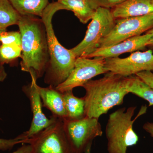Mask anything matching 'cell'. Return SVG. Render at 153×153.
<instances>
[{"mask_svg": "<svg viewBox=\"0 0 153 153\" xmlns=\"http://www.w3.org/2000/svg\"><path fill=\"white\" fill-rule=\"evenodd\" d=\"M63 10L72 11L79 22L83 24L91 20L95 13L87 0H57Z\"/></svg>", "mask_w": 153, "mask_h": 153, "instance_id": "obj_15", "label": "cell"}, {"mask_svg": "<svg viewBox=\"0 0 153 153\" xmlns=\"http://www.w3.org/2000/svg\"><path fill=\"white\" fill-rule=\"evenodd\" d=\"M136 75L146 84L153 88V73L151 71H144L137 73Z\"/></svg>", "mask_w": 153, "mask_h": 153, "instance_id": "obj_24", "label": "cell"}, {"mask_svg": "<svg viewBox=\"0 0 153 153\" xmlns=\"http://www.w3.org/2000/svg\"><path fill=\"white\" fill-rule=\"evenodd\" d=\"M143 128L153 138V123H146L143 126Z\"/></svg>", "mask_w": 153, "mask_h": 153, "instance_id": "obj_26", "label": "cell"}, {"mask_svg": "<svg viewBox=\"0 0 153 153\" xmlns=\"http://www.w3.org/2000/svg\"><path fill=\"white\" fill-rule=\"evenodd\" d=\"M24 140L20 135L13 139H4L0 138V151H5L11 150L15 145L18 144H24Z\"/></svg>", "mask_w": 153, "mask_h": 153, "instance_id": "obj_23", "label": "cell"}, {"mask_svg": "<svg viewBox=\"0 0 153 153\" xmlns=\"http://www.w3.org/2000/svg\"><path fill=\"white\" fill-rule=\"evenodd\" d=\"M105 59L102 57H77L74 68L65 81L55 87L63 93L81 86L93 77L108 72L105 66Z\"/></svg>", "mask_w": 153, "mask_h": 153, "instance_id": "obj_8", "label": "cell"}, {"mask_svg": "<svg viewBox=\"0 0 153 153\" xmlns=\"http://www.w3.org/2000/svg\"><path fill=\"white\" fill-rule=\"evenodd\" d=\"M0 44L16 45L22 47V37L20 32H3L0 34Z\"/></svg>", "mask_w": 153, "mask_h": 153, "instance_id": "obj_21", "label": "cell"}, {"mask_svg": "<svg viewBox=\"0 0 153 153\" xmlns=\"http://www.w3.org/2000/svg\"><path fill=\"white\" fill-rule=\"evenodd\" d=\"M21 16L41 17L49 4V0H9Z\"/></svg>", "mask_w": 153, "mask_h": 153, "instance_id": "obj_16", "label": "cell"}, {"mask_svg": "<svg viewBox=\"0 0 153 153\" xmlns=\"http://www.w3.org/2000/svg\"><path fill=\"white\" fill-rule=\"evenodd\" d=\"M153 28V13L117 19L114 28L102 41L99 49L110 47L131 37L140 36Z\"/></svg>", "mask_w": 153, "mask_h": 153, "instance_id": "obj_9", "label": "cell"}, {"mask_svg": "<svg viewBox=\"0 0 153 153\" xmlns=\"http://www.w3.org/2000/svg\"><path fill=\"white\" fill-rule=\"evenodd\" d=\"M136 106L126 109L123 107L110 114L105 132L108 153H126L128 148L137 144L138 137L134 131V123L146 112L147 107L141 108L137 116L133 119Z\"/></svg>", "mask_w": 153, "mask_h": 153, "instance_id": "obj_4", "label": "cell"}, {"mask_svg": "<svg viewBox=\"0 0 153 153\" xmlns=\"http://www.w3.org/2000/svg\"><path fill=\"white\" fill-rule=\"evenodd\" d=\"M116 20L111 9H96L84 39L71 49L75 56L86 57L98 49L102 41L114 28Z\"/></svg>", "mask_w": 153, "mask_h": 153, "instance_id": "obj_5", "label": "cell"}, {"mask_svg": "<svg viewBox=\"0 0 153 153\" xmlns=\"http://www.w3.org/2000/svg\"><path fill=\"white\" fill-rule=\"evenodd\" d=\"M11 153H32V147L30 145L24 144L17 150Z\"/></svg>", "mask_w": 153, "mask_h": 153, "instance_id": "obj_25", "label": "cell"}, {"mask_svg": "<svg viewBox=\"0 0 153 153\" xmlns=\"http://www.w3.org/2000/svg\"><path fill=\"white\" fill-rule=\"evenodd\" d=\"M24 144L31 146L32 153H74L63 120L58 118L47 128L25 139Z\"/></svg>", "mask_w": 153, "mask_h": 153, "instance_id": "obj_6", "label": "cell"}, {"mask_svg": "<svg viewBox=\"0 0 153 153\" xmlns=\"http://www.w3.org/2000/svg\"><path fill=\"white\" fill-rule=\"evenodd\" d=\"M128 76L108 72L102 78L90 80L82 85L85 116L98 119L114 107L123 103L129 93L127 90Z\"/></svg>", "mask_w": 153, "mask_h": 153, "instance_id": "obj_2", "label": "cell"}, {"mask_svg": "<svg viewBox=\"0 0 153 153\" xmlns=\"http://www.w3.org/2000/svg\"><path fill=\"white\" fill-rule=\"evenodd\" d=\"M22 48L16 45H0V66L12 64L22 57Z\"/></svg>", "mask_w": 153, "mask_h": 153, "instance_id": "obj_20", "label": "cell"}, {"mask_svg": "<svg viewBox=\"0 0 153 153\" xmlns=\"http://www.w3.org/2000/svg\"><path fill=\"white\" fill-rule=\"evenodd\" d=\"M63 10L57 2L49 4L41 17L47 32L49 60L46 70L45 83L56 87L66 80L74 68L77 58L71 49L63 47L55 36L52 23L54 14Z\"/></svg>", "mask_w": 153, "mask_h": 153, "instance_id": "obj_3", "label": "cell"}, {"mask_svg": "<svg viewBox=\"0 0 153 153\" xmlns=\"http://www.w3.org/2000/svg\"><path fill=\"white\" fill-rule=\"evenodd\" d=\"M6 31H7V29H2V28H0V34L2 33V32ZM0 45H1V44H0Z\"/></svg>", "mask_w": 153, "mask_h": 153, "instance_id": "obj_30", "label": "cell"}, {"mask_svg": "<svg viewBox=\"0 0 153 153\" xmlns=\"http://www.w3.org/2000/svg\"><path fill=\"white\" fill-rule=\"evenodd\" d=\"M63 97L67 119L78 120L85 117V102L83 97L79 98L75 96L72 90L63 92Z\"/></svg>", "mask_w": 153, "mask_h": 153, "instance_id": "obj_17", "label": "cell"}, {"mask_svg": "<svg viewBox=\"0 0 153 153\" xmlns=\"http://www.w3.org/2000/svg\"><path fill=\"white\" fill-rule=\"evenodd\" d=\"M7 73L4 66H0V82H2L5 79Z\"/></svg>", "mask_w": 153, "mask_h": 153, "instance_id": "obj_27", "label": "cell"}, {"mask_svg": "<svg viewBox=\"0 0 153 153\" xmlns=\"http://www.w3.org/2000/svg\"><path fill=\"white\" fill-rule=\"evenodd\" d=\"M152 37V34L148 33L143 35L131 37L110 47L100 48L86 57H102L105 59L118 57L126 52L143 50L149 45Z\"/></svg>", "mask_w": 153, "mask_h": 153, "instance_id": "obj_12", "label": "cell"}, {"mask_svg": "<svg viewBox=\"0 0 153 153\" xmlns=\"http://www.w3.org/2000/svg\"><path fill=\"white\" fill-rule=\"evenodd\" d=\"M30 76L31 83L24 86L23 91L30 100L33 117L30 129L21 134L24 139L33 136L47 128L57 118L52 116L49 119L44 114L41 97L37 89V78L33 74H30Z\"/></svg>", "mask_w": 153, "mask_h": 153, "instance_id": "obj_11", "label": "cell"}, {"mask_svg": "<svg viewBox=\"0 0 153 153\" xmlns=\"http://www.w3.org/2000/svg\"><path fill=\"white\" fill-rule=\"evenodd\" d=\"M22 37V71L33 74L37 79L46 72L49 64L47 32L42 19L21 16L18 24Z\"/></svg>", "mask_w": 153, "mask_h": 153, "instance_id": "obj_1", "label": "cell"}, {"mask_svg": "<svg viewBox=\"0 0 153 153\" xmlns=\"http://www.w3.org/2000/svg\"><path fill=\"white\" fill-rule=\"evenodd\" d=\"M64 129L74 153H84L89 145L103 134L98 119L85 116L78 120H63Z\"/></svg>", "mask_w": 153, "mask_h": 153, "instance_id": "obj_7", "label": "cell"}, {"mask_svg": "<svg viewBox=\"0 0 153 153\" xmlns=\"http://www.w3.org/2000/svg\"><path fill=\"white\" fill-rule=\"evenodd\" d=\"M152 71L153 73V70H152Z\"/></svg>", "mask_w": 153, "mask_h": 153, "instance_id": "obj_31", "label": "cell"}, {"mask_svg": "<svg viewBox=\"0 0 153 153\" xmlns=\"http://www.w3.org/2000/svg\"><path fill=\"white\" fill-rule=\"evenodd\" d=\"M111 11L116 19L149 15L153 13V0H125Z\"/></svg>", "mask_w": 153, "mask_h": 153, "instance_id": "obj_14", "label": "cell"}, {"mask_svg": "<svg viewBox=\"0 0 153 153\" xmlns=\"http://www.w3.org/2000/svg\"><path fill=\"white\" fill-rule=\"evenodd\" d=\"M125 1V0H87L91 7L94 10L100 7L111 10Z\"/></svg>", "mask_w": 153, "mask_h": 153, "instance_id": "obj_22", "label": "cell"}, {"mask_svg": "<svg viewBox=\"0 0 153 153\" xmlns=\"http://www.w3.org/2000/svg\"><path fill=\"white\" fill-rule=\"evenodd\" d=\"M37 89L43 102V106L50 110L53 116L63 120L67 118L63 93L52 85L42 87L37 85Z\"/></svg>", "mask_w": 153, "mask_h": 153, "instance_id": "obj_13", "label": "cell"}, {"mask_svg": "<svg viewBox=\"0 0 153 153\" xmlns=\"http://www.w3.org/2000/svg\"><path fill=\"white\" fill-rule=\"evenodd\" d=\"M105 68L108 71L123 76L136 75L144 71L153 70V53L151 50L137 51L128 57L105 58Z\"/></svg>", "mask_w": 153, "mask_h": 153, "instance_id": "obj_10", "label": "cell"}, {"mask_svg": "<svg viewBox=\"0 0 153 153\" xmlns=\"http://www.w3.org/2000/svg\"><path fill=\"white\" fill-rule=\"evenodd\" d=\"M127 90L128 93L133 94L147 101L149 106L153 105V88L136 75L128 76Z\"/></svg>", "mask_w": 153, "mask_h": 153, "instance_id": "obj_18", "label": "cell"}, {"mask_svg": "<svg viewBox=\"0 0 153 153\" xmlns=\"http://www.w3.org/2000/svg\"><path fill=\"white\" fill-rule=\"evenodd\" d=\"M21 17L9 0H0V28L18 25Z\"/></svg>", "mask_w": 153, "mask_h": 153, "instance_id": "obj_19", "label": "cell"}, {"mask_svg": "<svg viewBox=\"0 0 153 153\" xmlns=\"http://www.w3.org/2000/svg\"><path fill=\"white\" fill-rule=\"evenodd\" d=\"M91 145H92V144L89 145V146H88V147L86 148V149H85L84 153H91Z\"/></svg>", "mask_w": 153, "mask_h": 153, "instance_id": "obj_29", "label": "cell"}, {"mask_svg": "<svg viewBox=\"0 0 153 153\" xmlns=\"http://www.w3.org/2000/svg\"><path fill=\"white\" fill-rule=\"evenodd\" d=\"M146 33H149L152 34V37L149 42V45H153V28L151 30H149Z\"/></svg>", "mask_w": 153, "mask_h": 153, "instance_id": "obj_28", "label": "cell"}]
</instances>
